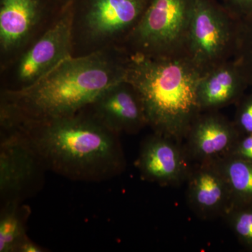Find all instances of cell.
I'll list each match as a JSON object with an SVG mask.
<instances>
[{"mask_svg": "<svg viewBox=\"0 0 252 252\" xmlns=\"http://www.w3.org/2000/svg\"><path fill=\"white\" fill-rule=\"evenodd\" d=\"M130 59L123 47L71 56L28 89L0 91V126L45 122L81 112L109 86L125 80Z\"/></svg>", "mask_w": 252, "mask_h": 252, "instance_id": "obj_1", "label": "cell"}, {"mask_svg": "<svg viewBox=\"0 0 252 252\" xmlns=\"http://www.w3.org/2000/svg\"><path fill=\"white\" fill-rule=\"evenodd\" d=\"M222 4L238 19L252 14V0H223Z\"/></svg>", "mask_w": 252, "mask_h": 252, "instance_id": "obj_21", "label": "cell"}, {"mask_svg": "<svg viewBox=\"0 0 252 252\" xmlns=\"http://www.w3.org/2000/svg\"><path fill=\"white\" fill-rule=\"evenodd\" d=\"M191 162L182 143L154 132L141 144L136 166L144 180L177 186L187 182Z\"/></svg>", "mask_w": 252, "mask_h": 252, "instance_id": "obj_10", "label": "cell"}, {"mask_svg": "<svg viewBox=\"0 0 252 252\" xmlns=\"http://www.w3.org/2000/svg\"><path fill=\"white\" fill-rule=\"evenodd\" d=\"M45 166L27 137L18 129L1 128V205L22 203L42 187Z\"/></svg>", "mask_w": 252, "mask_h": 252, "instance_id": "obj_9", "label": "cell"}, {"mask_svg": "<svg viewBox=\"0 0 252 252\" xmlns=\"http://www.w3.org/2000/svg\"><path fill=\"white\" fill-rule=\"evenodd\" d=\"M238 25L239 19L217 0H196L187 54L203 74L233 59Z\"/></svg>", "mask_w": 252, "mask_h": 252, "instance_id": "obj_7", "label": "cell"}, {"mask_svg": "<svg viewBox=\"0 0 252 252\" xmlns=\"http://www.w3.org/2000/svg\"><path fill=\"white\" fill-rule=\"evenodd\" d=\"M249 87L243 72L233 59L204 73L198 86L201 112L218 111L237 103Z\"/></svg>", "mask_w": 252, "mask_h": 252, "instance_id": "obj_14", "label": "cell"}, {"mask_svg": "<svg viewBox=\"0 0 252 252\" xmlns=\"http://www.w3.org/2000/svg\"><path fill=\"white\" fill-rule=\"evenodd\" d=\"M72 56V6L68 5L47 31L16 59L0 68V91L31 87Z\"/></svg>", "mask_w": 252, "mask_h": 252, "instance_id": "obj_6", "label": "cell"}, {"mask_svg": "<svg viewBox=\"0 0 252 252\" xmlns=\"http://www.w3.org/2000/svg\"><path fill=\"white\" fill-rule=\"evenodd\" d=\"M216 162L229 185L233 206L252 203V162L231 157Z\"/></svg>", "mask_w": 252, "mask_h": 252, "instance_id": "obj_16", "label": "cell"}, {"mask_svg": "<svg viewBox=\"0 0 252 252\" xmlns=\"http://www.w3.org/2000/svg\"><path fill=\"white\" fill-rule=\"evenodd\" d=\"M186 182L189 206L200 218L223 217L233 206L229 185L216 160L194 162Z\"/></svg>", "mask_w": 252, "mask_h": 252, "instance_id": "obj_12", "label": "cell"}, {"mask_svg": "<svg viewBox=\"0 0 252 252\" xmlns=\"http://www.w3.org/2000/svg\"><path fill=\"white\" fill-rule=\"evenodd\" d=\"M150 0H75L72 3V56L125 48Z\"/></svg>", "mask_w": 252, "mask_h": 252, "instance_id": "obj_4", "label": "cell"}, {"mask_svg": "<svg viewBox=\"0 0 252 252\" xmlns=\"http://www.w3.org/2000/svg\"><path fill=\"white\" fill-rule=\"evenodd\" d=\"M65 7L57 0H0V68L42 36Z\"/></svg>", "mask_w": 252, "mask_h": 252, "instance_id": "obj_8", "label": "cell"}, {"mask_svg": "<svg viewBox=\"0 0 252 252\" xmlns=\"http://www.w3.org/2000/svg\"><path fill=\"white\" fill-rule=\"evenodd\" d=\"M9 127L24 134L46 170L69 180L104 182L125 169L119 135L86 109L68 117Z\"/></svg>", "mask_w": 252, "mask_h": 252, "instance_id": "obj_2", "label": "cell"}, {"mask_svg": "<svg viewBox=\"0 0 252 252\" xmlns=\"http://www.w3.org/2000/svg\"><path fill=\"white\" fill-rule=\"evenodd\" d=\"M57 1L63 6H67L68 5L72 4L75 0H57Z\"/></svg>", "mask_w": 252, "mask_h": 252, "instance_id": "obj_23", "label": "cell"}, {"mask_svg": "<svg viewBox=\"0 0 252 252\" xmlns=\"http://www.w3.org/2000/svg\"><path fill=\"white\" fill-rule=\"evenodd\" d=\"M195 1L150 0L124 47L130 55L148 57L187 55V40Z\"/></svg>", "mask_w": 252, "mask_h": 252, "instance_id": "obj_5", "label": "cell"}, {"mask_svg": "<svg viewBox=\"0 0 252 252\" xmlns=\"http://www.w3.org/2000/svg\"><path fill=\"white\" fill-rule=\"evenodd\" d=\"M252 89V14L239 19L236 48L233 59Z\"/></svg>", "mask_w": 252, "mask_h": 252, "instance_id": "obj_17", "label": "cell"}, {"mask_svg": "<svg viewBox=\"0 0 252 252\" xmlns=\"http://www.w3.org/2000/svg\"><path fill=\"white\" fill-rule=\"evenodd\" d=\"M203 74L187 55H130L125 80L140 94L154 132L182 143L202 112L198 86Z\"/></svg>", "mask_w": 252, "mask_h": 252, "instance_id": "obj_3", "label": "cell"}, {"mask_svg": "<svg viewBox=\"0 0 252 252\" xmlns=\"http://www.w3.org/2000/svg\"><path fill=\"white\" fill-rule=\"evenodd\" d=\"M239 135L233 122L218 111L203 112L190 126L184 146L193 163L215 161L228 155Z\"/></svg>", "mask_w": 252, "mask_h": 252, "instance_id": "obj_13", "label": "cell"}, {"mask_svg": "<svg viewBox=\"0 0 252 252\" xmlns=\"http://www.w3.org/2000/svg\"><path fill=\"white\" fill-rule=\"evenodd\" d=\"M85 109L104 127L119 135L137 134L148 126L140 94L126 80L109 86Z\"/></svg>", "mask_w": 252, "mask_h": 252, "instance_id": "obj_11", "label": "cell"}, {"mask_svg": "<svg viewBox=\"0 0 252 252\" xmlns=\"http://www.w3.org/2000/svg\"><path fill=\"white\" fill-rule=\"evenodd\" d=\"M31 209L20 203L1 205L0 252H17L18 247L27 238L26 223Z\"/></svg>", "mask_w": 252, "mask_h": 252, "instance_id": "obj_15", "label": "cell"}, {"mask_svg": "<svg viewBox=\"0 0 252 252\" xmlns=\"http://www.w3.org/2000/svg\"><path fill=\"white\" fill-rule=\"evenodd\" d=\"M235 127L240 135L252 134V89L237 102L234 120Z\"/></svg>", "mask_w": 252, "mask_h": 252, "instance_id": "obj_19", "label": "cell"}, {"mask_svg": "<svg viewBox=\"0 0 252 252\" xmlns=\"http://www.w3.org/2000/svg\"><path fill=\"white\" fill-rule=\"evenodd\" d=\"M223 217L241 245L252 250V203L233 205Z\"/></svg>", "mask_w": 252, "mask_h": 252, "instance_id": "obj_18", "label": "cell"}, {"mask_svg": "<svg viewBox=\"0 0 252 252\" xmlns=\"http://www.w3.org/2000/svg\"><path fill=\"white\" fill-rule=\"evenodd\" d=\"M226 157L252 162V134L239 135Z\"/></svg>", "mask_w": 252, "mask_h": 252, "instance_id": "obj_20", "label": "cell"}, {"mask_svg": "<svg viewBox=\"0 0 252 252\" xmlns=\"http://www.w3.org/2000/svg\"><path fill=\"white\" fill-rule=\"evenodd\" d=\"M44 249L33 242L28 236L18 247L17 252H44Z\"/></svg>", "mask_w": 252, "mask_h": 252, "instance_id": "obj_22", "label": "cell"}]
</instances>
